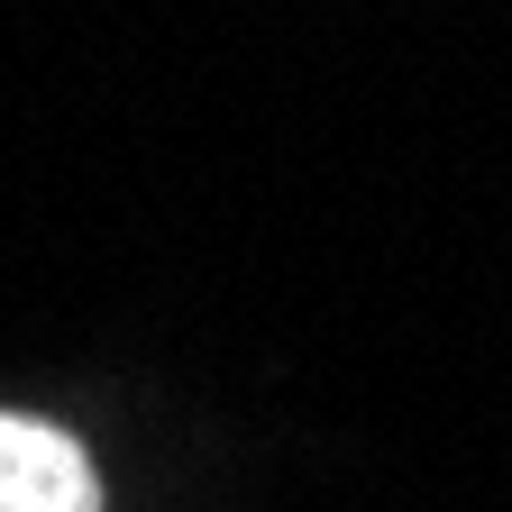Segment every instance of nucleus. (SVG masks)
I'll return each mask as SVG.
<instances>
[{
    "label": "nucleus",
    "mask_w": 512,
    "mask_h": 512,
    "mask_svg": "<svg viewBox=\"0 0 512 512\" xmlns=\"http://www.w3.org/2000/svg\"><path fill=\"white\" fill-rule=\"evenodd\" d=\"M0 512H101L83 439L28 412H0Z\"/></svg>",
    "instance_id": "obj_1"
}]
</instances>
